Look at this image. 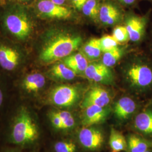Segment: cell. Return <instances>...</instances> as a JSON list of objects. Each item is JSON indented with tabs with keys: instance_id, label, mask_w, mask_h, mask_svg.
Segmentation results:
<instances>
[{
	"instance_id": "6da1fadb",
	"label": "cell",
	"mask_w": 152,
	"mask_h": 152,
	"mask_svg": "<svg viewBox=\"0 0 152 152\" xmlns=\"http://www.w3.org/2000/svg\"><path fill=\"white\" fill-rule=\"evenodd\" d=\"M44 23L30 48L32 66L43 68L72 54L81 46L82 38L60 23Z\"/></svg>"
},
{
	"instance_id": "7a4b0ae2",
	"label": "cell",
	"mask_w": 152,
	"mask_h": 152,
	"mask_svg": "<svg viewBox=\"0 0 152 152\" xmlns=\"http://www.w3.org/2000/svg\"><path fill=\"white\" fill-rule=\"evenodd\" d=\"M42 24L29 6L9 2L0 5V35L29 49Z\"/></svg>"
},
{
	"instance_id": "3957f363",
	"label": "cell",
	"mask_w": 152,
	"mask_h": 152,
	"mask_svg": "<svg viewBox=\"0 0 152 152\" xmlns=\"http://www.w3.org/2000/svg\"><path fill=\"white\" fill-rule=\"evenodd\" d=\"M11 104L7 140L13 146L33 149L41 137V129L33 104L16 98Z\"/></svg>"
},
{
	"instance_id": "277c9868",
	"label": "cell",
	"mask_w": 152,
	"mask_h": 152,
	"mask_svg": "<svg viewBox=\"0 0 152 152\" xmlns=\"http://www.w3.org/2000/svg\"><path fill=\"white\" fill-rule=\"evenodd\" d=\"M49 80L42 68L31 66L12 80L16 98L32 104H38L44 96Z\"/></svg>"
},
{
	"instance_id": "5b68a950",
	"label": "cell",
	"mask_w": 152,
	"mask_h": 152,
	"mask_svg": "<svg viewBox=\"0 0 152 152\" xmlns=\"http://www.w3.org/2000/svg\"><path fill=\"white\" fill-rule=\"evenodd\" d=\"M32 65L29 49L0 35V69L13 80Z\"/></svg>"
},
{
	"instance_id": "8992f818",
	"label": "cell",
	"mask_w": 152,
	"mask_h": 152,
	"mask_svg": "<svg viewBox=\"0 0 152 152\" xmlns=\"http://www.w3.org/2000/svg\"><path fill=\"white\" fill-rule=\"evenodd\" d=\"M80 97V91L76 85L58 83L48 88L38 104L68 110L76 105Z\"/></svg>"
},
{
	"instance_id": "52a82bcc",
	"label": "cell",
	"mask_w": 152,
	"mask_h": 152,
	"mask_svg": "<svg viewBox=\"0 0 152 152\" xmlns=\"http://www.w3.org/2000/svg\"><path fill=\"white\" fill-rule=\"evenodd\" d=\"M29 6L42 23L67 22L74 15L71 7L59 5L50 0H34Z\"/></svg>"
},
{
	"instance_id": "ba28073f",
	"label": "cell",
	"mask_w": 152,
	"mask_h": 152,
	"mask_svg": "<svg viewBox=\"0 0 152 152\" xmlns=\"http://www.w3.org/2000/svg\"><path fill=\"white\" fill-rule=\"evenodd\" d=\"M127 76L131 85L137 89L144 90L152 86V68L145 63H134L129 68Z\"/></svg>"
},
{
	"instance_id": "9c48e42d",
	"label": "cell",
	"mask_w": 152,
	"mask_h": 152,
	"mask_svg": "<svg viewBox=\"0 0 152 152\" xmlns=\"http://www.w3.org/2000/svg\"><path fill=\"white\" fill-rule=\"evenodd\" d=\"M78 139L82 146L89 151H96L103 144L102 131L93 126L83 127L78 134Z\"/></svg>"
},
{
	"instance_id": "30bf717a",
	"label": "cell",
	"mask_w": 152,
	"mask_h": 152,
	"mask_svg": "<svg viewBox=\"0 0 152 152\" xmlns=\"http://www.w3.org/2000/svg\"><path fill=\"white\" fill-rule=\"evenodd\" d=\"M49 80L65 83L75 79L77 74L61 61H58L42 68Z\"/></svg>"
},
{
	"instance_id": "8fae6325",
	"label": "cell",
	"mask_w": 152,
	"mask_h": 152,
	"mask_svg": "<svg viewBox=\"0 0 152 152\" xmlns=\"http://www.w3.org/2000/svg\"><path fill=\"white\" fill-rule=\"evenodd\" d=\"M84 73L89 80L96 83L110 84L113 81L112 72L102 63L88 64Z\"/></svg>"
},
{
	"instance_id": "7c38bea8",
	"label": "cell",
	"mask_w": 152,
	"mask_h": 152,
	"mask_svg": "<svg viewBox=\"0 0 152 152\" xmlns=\"http://www.w3.org/2000/svg\"><path fill=\"white\" fill-rule=\"evenodd\" d=\"M110 112V110L107 107L88 106L84 108L82 116V124L85 127L101 124L107 120Z\"/></svg>"
},
{
	"instance_id": "4fadbf2b",
	"label": "cell",
	"mask_w": 152,
	"mask_h": 152,
	"mask_svg": "<svg viewBox=\"0 0 152 152\" xmlns=\"http://www.w3.org/2000/svg\"><path fill=\"white\" fill-rule=\"evenodd\" d=\"M110 100L111 97L107 90L100 86H95L90 88L85 94L81 107L83 109L90 105L105 107L108 105Z\"/></svg>"
},
{
	"instance_id": "5bb4252c",
	"label": "cell",
	"mask_w": 152,
	"mask_h": 152,
	"mask_svg": "<svg viewBox=\"0 0 152 152\" xmlns=\"http://www.w3.org/2000/svg\"><path fill=\"white\" fill-rule=\"evenodd\" d=\"M121 16L120 8L113 2L107 0L102 2L99 13V19L104 25L110 26L118 22Z\"/></svg>"
},
{
	"instance_id": "9a60e30c",
	"label": "cell",
	"mask_w": 152,
	"mask_h": 152,
	"mask_svg": "<svg viewBox=\"0 0 152 152\" xmlns=\"http://www.w3.org/2000/svg\"><path fill=\"white\" fill-rule=\"evenodd\" d=\"M147 19L145 17L130 15L126 23V28L129 35V39L133 42L141 39L145 29Z\"/></svg>"
},
{
	"instance_id": "2e32d148",
	"label": "cell",
	"mask_w": 152,
	"mask_h": 152,
	"mask_svg": "<svg viewBox=\"0 0 152 152\" xmlns=\"http://www.w3.org/2000/svg\"><path fill=\"white\" fill-rule=\"evenodd\" d=\"M136 109V104L134 100L129 97H124L115 103L113 110L117 119L124 121L129 118Z\"/></svg>"
},
{
	"instance_id": "e0dca14e",
	"label": "cell",
	"mask_w": 152,
	"mask_h": 152,
	"mask_svg": "<svg viewBox=\"0 0 152 152\" xmlns=\"http://www.w3.org/2000/svg\"><path fill=\"white\" fill-rule=\"evenodd\" d=\"M12 80L0 69V112L11 103Z\"/></svg>"
},
{
	"instance_id": "ac0fdd59",
	"label": "cell",
	"mask_w": 152,
	"mask_h": 152,
	"mask_svg": "<svg viewBox=\"0 0 152 152\" xmlns=\"http://www.w3.org/2000/svg\"><path fill=\"white\" fill-rule=\"evenodd\" d=\"M61 61L77 75L84 72L88 65L87 58L81 53H73Z\"/></svg>"
},
{
	"instance_id": "d6986e66",
	"label": "cell",
	"mask_w": 152,
	"mask_h": 152,
	"mask_svg": "<svg viewBox=\"0 0 152 152\" xmlns=\"http://www.w3.org/2000/svg\"><path fill=\"white\" fill-rule=\"evenodd\" d=\"M134 126L141 133L152 135V110H147L137 114L134 120Z\"/></svg>"
},
{
	"instance_id": "ffe728a7",
	"label": "cell",
	"mask_w": 152,
	"mask_h": 152,
	"mask_svg": "<svg viewBox=\"0 0 152 152\" xmlns=\"http://www.w3.org/2000/svg\"><path fill=\"white\" fill-rule=\"evenodd\" d=\"M109 144L113 152L125 151L127 149V142L125 136L114 128L111 129Z\"/></svg>"
},
{
	"instance_id": "44dd1931",
	"label": "cell",
	"mask_w": 152,
	"mask_h": 152,
	"mask_svg": "<svg viewBox=\"0 0 152 152\" xmlns=\"http://www.w3.org/2000/svg\"><path fill=\"white\" fill-rule=\"evenodd\" d=\"M82 52L87 59L94 60L98 59L103 52L100 38H95L90 39L83 46Z\"/></svg>"
},
{
	"instance_id": "7402d4cb",
	"label": "cell",
	"mask_w": 152,
	"mask_h": 152,
	"mask_svg": "<svg viewBox=\"0 0 152 152\" xmlns=\"http://www.w3.org/2000/svg\"><path fill=\"white\" fill-rule=\"evenodd\" d=\"M127 149L129 152H145L148 151L150 142L135 135H131L127 139Z\"/></svg>"
},
{
	"instance_id": "603a6c76",
	"label": "cell",
	"mask_w": 152,
	"mask_h": 152,
	"mask_svg": "<svg viewBox=\"0 0 152 152\" xmlns=\"http://www.w3.org/2000/svg\"><path fill=\"white\" fill-rule=\"evenodd\" d=\"M101 4L100 0H87L82 8V12L85 16L96 21Z\"/></svg>"
},
{
	"instance_id": "cb8c5ba5",
	"label": "cell",
	"mask_w": 152,
	"mask_h": 152,
	"mask_svg": "<svg viewBox=\"0 0 152 152\" xmlns=\"http://www.w3.org/2000/svg\"><path fill=\"white\" fill-rule=\"evenodd\" d=\"M56 109L62 121L63 132H67L72 130L76 126V120L73 115L67 109Z\"/></svg>"
},
{
	"instance_id": "d4e9b609",
	"label": "cell",
	"mask_w": 152,
	"mask_h": 152,
	"mask_svg": "<svg viewBox=\"0 0 152 152\" xmlns=\"http://www.w3.org/2000/svg\"><path fill=\"white\" fill-rule=\"evenodd\" d=\"M123 51L118 47L113 50L104 53L102 63L108 67L114 66L122 57Z\"/></svg>"
},
{
	"instance_id": "484cf974",
	"label": "cell",
	"mask_w": 152,
	"mask_h": 152,
	"mask_svg": "<svg viewBox=\"0 0 152 152\" xmlns=\"http://www.w3.org/2000/svg\"><path fill=\"white\" fill-rule=\"evenodd\" d=\"M54 152H76L77 146L71 140H60L56 141L53 145Z\"/></svg>"
},
{
	"instance_id": "4316f807",
	"label": "cell",
	"mask_w": 152,
	"mask_h": 152,
	"mask_svg": "<svg viewBox=\"0 0 152 152\" xmlns=\"http://www.w3.org/2000/svg\"><path fill=\"white\" fill-rule=\"evenodd\" d=\"M101 48L103 53L108 52L117 48L119 43L115 40L113 36L105 35L100 38Z\"/></svg>"
},
{
	"instance_id": "83f0119b",
	"label": "cell",
	"mask_w": 152,
	"mask_h": 152,
	"mask_svg": "<svg viewBox=\"0 0 152 152\" xmlns=\"http://www.w3.org/2000/svg\"><path fill=\"white\" fill-rule=\"evenodd\" d=\"M113 37L118 42H124L129 39V35L126 27L117 26L113 32Z\"/></svg>"
},
{
	"instance_id": "f1b7e54d",
	"label": "cell",
	"mask_w": 152,
	"mask_h": 152,
	"mask_svg": "<svg viewBox=\"0 0 152 152\" xmlns=\"http://www.w3.org/2000/svg\"><path fill=\"white\" fill-rule=\"evenodd\" d=\"M71 5L76 10L81 11L82 8L87 0H69Z\"/></svg>"
},
{
	"instance_id": "f546056e",
	"label": "cell",
	"mask_w": 152,
	"mask_h": 152,
	"mask_svg": "<svg viewBox=\"0 0 152 152\" xmlns=\"http://www.w3.org/2000/svg\"><path fill=\"white\" fill-rule=\"evenodd\" d=\"M0 152H23V149L19 147L12 145V147H6Z\"/></svg>"
},
{
	"instance_id": "4dcf8cb0",
	"label": "cell",
	"mask_w": 152,
	"mask_h": 152,
	"mask_svg": "<svg viewBox=\"0 0 152 152\" xmlns=\"http://www.w3.org/2000/svg\"><path fill=\"white\" fill-rule=\"evenodd\" d=\"M34 1V0H6V2H9L29 6L32 4Z\"/></svg>"
},
{
	"instance_id": "1f68e13d",
	"label": "cell",
	"mask_w": 152,
	"mask_h": 152,
	"mask_svg": "<svg viewBox=\"0 0 152 152\" xmlns=\"http://www.w3.org/2000/svg\"><path fill=\"white\" fill-rule=\"evenodd\" d=\"M121 4L125 5H132L136 0H117Z\"/></svg>"
},
{
	"instance_id": "d6a6232c",
	"label": "cell",
	"mask_w": 152,
	"mask_h": 152,
	"mask_svg": "<svg viewBox=\"0 0 152 152\" xmlns=\"http://www.w3.org/2000/svg\"><path fill=\"white\" fill-rule=\"evenodd\" d=\"M52 2H54L55 4L61 5H66V4L68 1V0H50Z\"/></svg>"
},
{
	"instance_id": "836d02e7",
	"label": "cell",
	"mask_w": 152,
	"mask_h": 152,
	"mask_svg": "<svg viewBox=\"0 0 152 152\" xmlns=\"http://www.w3.org/2000/svg\"><path fill=\"white\" fill-rule=\"evenodd\" d=\"M6 2V0H0V5H3Z\"/></svg>"
},
{
	"instance_id": "e575fe53",
	"label": "cell",
	"mask_w": 152,
	"mask_h": 152,
	"mask_svg": "<svg viewBox=\"0 0 152 152\" xmlns=\"http://www.w3.org/2000/svg\"><path fill=\"white\" fill-rule=\"evenodd\" d=\"M36 152V149H31L29 152Z\"/></svg>"
},
{
	"instance_id": "d590c367",
	"label": "cell",
	"mask_w": 152,
	"mask_h": 152,
	"mask_svg": "<svg viewBox=\"0 0 152 152\" xmlns=\"http://www.w3.org/2000/svg\"><path fill=\"white\" fill-rule=\"evenodd\" d=\"M151 152V151H149V150H148V151H146V152Z\"/></svg>"
},
{
	"instance_id": "8d00e7d4",
	"label": "cell",
	"mask_w": 152,
	"mask_h": 152,
	"mask_svg": "<svg viewBox=\"0 0 152 152\" xmlns=\"http://www.w3.org/2000/svg\"></svg>"
},
{
	"instance_id": "74e56055",
	"label": "cell",
	"mask_w": 152,
	"mask_h": 152,
	"mask_svg": "<svg viewBox=\"0 0 152 152\" xmlns=\"http://www.w3.org/2000/svg\"><path fill=\"white\" fill-rule=\"evenodd\" d=\"M151 1H152V0H151Z\"/></svg>"
}]
</instances>
